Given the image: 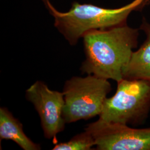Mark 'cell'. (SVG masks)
Returning <instances> with one entry per match:
<instances>
[{"mask_svg":"<svg viewBox=\"0 0 150 150\" xmlns=\"http://www.w3.org/2000/svg\"><path fill=\"white\" fill-rule=\"evenodd\" d=\"M150 111V81L123 79L115 94L105 101L99 119L111 122L139 126Z\"/></svg>","mask_w":150,"mask_h":150,"instance_id":"3","label":"cell"},{"mask_svg":"<svg viewBox=\"0 0 150 150\" xmlns=\"http://www.w3.org/2000/svg\"><path fill=\"white\" fill-rule=\"evenodd\" d=\"M26 97L40 116L45 137L56 141L57 134L64 129L66 123L63 92L51 90L43 82L38 81L26 90Z\"/></svg>","mask_w":150,"mask_h":150,"instance_id":"6","label":"cell"},{"mask_svg":"<svg viewBox=\"0 0 150 150\" xmlns=\"http://www.w3.org/2000/svg\"><path fill=\"white\" fill-rule=\"evenodd\" d=\"M0 139L12 140L24 150H39L40 145L33 142L24 133L22 123L7 108H0Z\"/></svg>","mask_w":150,"mask_h":150,"instance_id":"8","label":"cell"},{"mask_svg":"<svg viewBox=\"0 0 150 150\" xmlns=\"http://www.w3.org/2000/svg\"><path fill=\"white\" fill-rule=\"evenodd\" d=\"M95 146L94 140L91 134L85 130L77 134L70 141L56 144L53 150H90Z\"/></svg>","mask_w":150,"mask_h":150,"instance_id":"9","label":"cell"},{"mask_svg":"<svg viewBox=\"0 0 150 150\" xmlns=\"http://www.w3.org/2000/svg\"><path fill=\"white\" fill-rule=\"evenodd\" d=\"M139 35V29L126 23L87 32L83 36L86 59L82 72L117 82L121 80L123 69L137 46Z\"/></svg>","mask_w":150,"mask_h":150,"instance_id":"1","label":"cell"},{"mask_svg":"<svg viewBox=\"0 0 150 150\" xmlns=\"http://www.w3.org/2000/svg\"><path fill=\"white\" fill-rule=\"evenodd\" d=\"M50 13L54 18V26L71 45H75L88 31L106 29L126 23L132 11H141L150 0H134L118 8H106L92 4L74 2L69 11L57 10L50 0H43Z\"/></svg>","mask_w":150,"mask_h":150,"instance_id":"2","label":"cell"},{"mask_svg":"<svg viewBox=\"0 0 150 150\" xmlns=\"http://www.w3.org/2000/svg\"><path fill=\"white\" fill-rule=\"evenodd\" d=\"M139 29L146 36L145 42L134 51L122 71L123 79L150 81V23L143 18Z\"/></svg>","mask_w":150,"mask_h":150,"instance_id":"7","label":"cell"},{"mask_svg":"<svg viewBox=\"0 0 150 150\" xmlns=\"http://www.w3.org/2000/svg\"><path fill=\"white\" fill-rule=\"evenodd\" d=\"M98 150H150V127L134 129L128 125L98 119L85 129Z\"/></svg>","mask_w":150,"mask_h":150,"instance_id":"5","label":"cell"},{"mask_svg":"<svg viewBox=\"0 0 150 150\" xmlns=\"http://www.w3.org/2000/svg\"><path fill=\"white\" fill-rule=\"evenodd\" d=\"M111 89L108 80L93 75L75 76L67 81L63 91L65 122L72 123L99 116Z\"/></svg>","mask_w":150,"mask_h":150,"instance_id":"4","label":"cell"}]
</instances>
